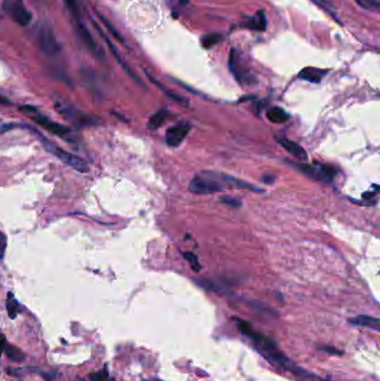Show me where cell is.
I'll use <instances>...</instances> for the list:
<instances>
[{"label": "cell", "instance_id": "6da1fadb", "mask_svg": "<svg viewBox=\"0 0 380 381\" xmlns=\"http://www.w3.org/2000/svg\"><path fill=\"white\" fill-rule=\"evenodd\" d=\"M20 126L26 127L27 129H28V131H30L31 133H34L35 135L38 137L40 143L43 144L45 150L49 152L50 154H53L55 157H57V159L59 161H62L64 164H66L67 166L72 167V169H74L77 172H80V173H87L88 170H90V166H88L87 162L85 160H83V159H81V157H78L76 155L72 154V153H69L67 151L63 150V148H60L57 144H55L52 141H49L48 138H46L43 134H41L39 131H37L36 128H34L32 126H29V125H26V124H20Z\"/></svg>", "mask_w": 380, "mask_h": 381}, {"label": "cell", "instance_id": "7a4b0ae2", "mask_svg": "<svg viewBox=\"0 0 380 381\" xmlns=\"http://www.w3.org/2000/svg\"><path fill=\"white\" fill-rule=\"evenodd\" d=\"M226 188L223 174L215 172H201L194 176L189 185V190L194 194H214Z\"/></svg>", "mask_w": 380, "mask_h": 381}, {"label": "cell", "instance_id": "3957f363", "mask_svg": "<svg viewBox=\"0 0 380 381\" xmlns=\"http://www.w3.org/2000/svg\"><path fill=\"white\" fill-rule=\"evenodd\" d=\"M21 111H25V113L29 114L30 117L35 120L37 124H39L40 126H43L44 128L47 129L48 132H50L54 135H57L60 138H65V139H69V137L72 136V129L69 127L64 126V125H60L56 122H53L49 118L45 117L44 115H41L38 113V110L36 108H32L30 106H22L20 107ZM71 141V139H69Z\"/></svg>", "mask_w": 380, "mask_h": 381}, {"label": "cell", "instance_id": "277c9868", "mask_svg": "<svg viewBox=\"0 0 380 381\" xmlns=\"http://www.w3.org/2000/svg\"><path fill=\"white\" fill-rule=\"evenodd\" d=\"M294 167H296L299 171L302 172L309 178L317 181H322V182L330 183L336 178L337 171L335 167L327 164H320L316 163L313 165H305L300 163H291Z\"/></svg>", "mask_w": 380, "mask_h": 381}, {"label": "cell", "instance_id": "5b68a950", "mask_svg": "<svg viewBox=\"0 0 380 381\" xmlns=\"http://www.w3.org/2000/svg\"><path fill=\"white\" fill-rule=\"evenodd\" d=\"M2 9L16 24L22 27L30 24L31 12L22 0H2Z\"/></svg>", "mask_w": 380, "mask_h": 381}, {"label": "cell", "instance_id": "8992f818", "mask_svg": "<svg viewBox=\"0 0 380 381\" xmlns=\"http://www.w3.org/2000/svg\"><path fill=\"white\" fill-rule=\"evenodd\" d=\"M229 68L235 77V80L240 84H247V85H249V84L254 82L251 73L245 67L243 60L241 59L239 53L235 49H231L229 56Z\"/></svg>", "mask_w": 380, "mask_h": 381}, {"label": "cell", "instance_id": "52a82bcc", "mask_svg": "<svg viewBox=\"0 0 380 381\" xmlns=\"http://www.w3.org/2000/svg\"><path fill=\"white\" fill-rule=\"evenodd\" d=\"M38 45L40 49L48 56H56L62 50L53 29L47 25L40 27L38 31Z\"/></svg>", "mask_w": 380, "mask_h": 381}, {"label": "cell", "instance_id": "ba28073f", "mask_svg": "<svg viewBox=\"0 0 380 381\" xmlns=\"http://www.w3.org/2000/svg\"><path fill=\"white\" fill-rule=\"evenodd\" d=\"M54 105L55 107H56L58 113L62 115L63 117L71 120V122H76L80 125L92 124V118L90 117V116L81 113L78 109L74 108L71 105H68L66 101L56 100L54 103Z\"/></svg>", "mask_w": 380, "mask_h": 381}, {"label": "cell", "instance_id": "9c48e42d", "mask_svg": "<svg viewBox=\"0 0 380 381\" xmlns=\"http://www.w3.org/2000/svg\"><path fill=\"white\" fill-rule=\"evenodd\" d=\"M190 129H191V125L185 123L170 127L165 134L166 144L171 147L180 146L184 141V138L188 136Z\"/></svg>", "mask_w": 380, "mask_h": 381}, {"label": "cell", "instance_id": "30bf717a", "mask_svg": "<svg viewBox=\"0 0 380 381\" xmlns=\"http://www.w3.org/2000/svg\"><path fill=\"white\" fill-rule=\"evenodd\" d=\"M278 142L280 143V145L285 148L286 152H289L290 154H292L296 159L300 161H307L308 160V154L302 147H301L299 144H296L293 141H290V139L286 138H279Z\"/></svg>", "mask_w": 380, "mask_h": 381}, {"label": "cell", "instance_id": "8fae6325", "mask_svg": "<svg viewBox=\"0 0 380 381\" xmlns=\"http://www.w3.org/2000/svg\"><path fill=\"white\" fill-rule=\"evenodd\" d=\"M242 27L249 28V29L257 30V31H264L267 29V17L264 11L260 10L256 13V16L250 17L249 19H245L242 24Z\"/></svg>", "mask_w": 380, "mask_h": 381}, {"label": "cell", "instance_id": "7c38bea8", "mask_svg": "<svg viewBox=\"0 0 380 381\" xmlns=\"http://www.w3.org/2000/svg\"><path fill=\"white\" fill-rule=\"evenodd\" d=\"M327 69H319L314 67H305L299 73V78L310 83H320L322 78L327 75Z\"/></svg>", "mask_w": 380, "mask_h": 381}, {"label": "cell", "instance_id": "4fadbf2b", "mask_svg": "<svg viewBox=\"0 0 380 381\" xmlns=\"http://www.w3.org/2000/svg\"><path fill=\"white\" fill-rule=\"evenodd\" d=\"M349 322L355 324V326L369 328L375 330V331H379L380 330V320L378 318L370 317V315H358V317L349 319Z\"/></svg>", "mask_w": 380, "mask_h": 381}, {"label": "cell", "instance_id": "5bb4252c", "mask_svg": "<svg viewBox=\"0 0 380 381\" xmlns=\"http://www.w3.org/2000/svg\"><path fill=\"white\" fill-rule=\"evenodd\" d=\"M76 30H77V35L80 36V38H81V40H82V43L85 45V47H86L88 50H91L92 53L96 54L97 48H96L95 40L93 39V37L91 36L90 31H88V29L85 27V25H84V24H82L81 21H77Z\"/></svg>", "mask_w": 380, "mask_h": 381}, {"label": "cell", "instance_id": "9a60e30c", "mask_svg": "<svg viewBox=\"0 0 380 381\" xmlns=\"http://www.w3.org/2000/svg\"><path fill=\"white\" fill-rule=\"evenodd\" d=\"M267 117L271 123L281 124L286 122V120L289 119L290 115L286 113L284 108L276 106V107H272L267 111Z\"/></svg>", "mask_w": 380, "mask_h": 381}, {"label": "cell", "instance_id": "2e32d148", "mask_svg": "<svg viewBox=\"0 0 380 381\" xmlns=\"http://www.w3.org/2000/svg\"><path fill=\"white\" fill-rule=\"evenodd\" d=\"M168 115H169V111L166 109H161L157 111V113L153 115L150 118V120H148V124H147L148 128L157 129L159 127H161L162 125L164 124L166 118H168Z\"/></svg>", "mask_w": 380, "mask_h": 381}, {"label": "cell", "instance_id": "e0dca14e", "mask_svg": "<svg viewBox=\"0 0 380 381\" xmlns=\"http://www.w3.org/2000/svg\"><path fill=\"white\" fill-rule=\"evenodd\" d=\"M6 306H7V311H8L9 317H10L11 319H15L18 315V313L20 312L19 311L20 305H19V303H18V301L15 299V296L12 295V293H8Z\"/></svg>", "mask_w": 380, "mask_h": 381}, {"label": "cell", "instance_id": "ac0fdd59", "mask_svg": "<svg viewBox=\"0 0 380 381\" xmlns=\"http://www.w3.org/2000/svg\"><path fill=\"white\" fill-rule=\"evenodd\" d=\"M222 39H223V37H222L221 34L213 32V34H207L203 36L201 38V44L204 48H211L216 44H219Z\"/></svg>", "mask_w": 380, "mask_h": 381}, {"label": "cell", "instance_id": "d6986e66", "mask_svg": "<svg viewBox=\"0 0 380 381\" xmlns=\"http://www.w3.org/2000/svg\"><path fill=\"white\" fill-rule=\"evenodd\" d=\"M4 352H6L7 357L13 362H21L25 359V355L22 354V351L18 349L15 346H7L4 347Z\"/></svg>", "mask_w": 380, "mask_h": 381}, {"label": "cell", "instance_id": "ffe728a7", "mask_svg": "<svg viewBox=\"0 0 380 381\" xmlns=\"http://www.w3.org/2000/svg\"><path fill=\"white\" fill-rule=\"evenodd\" d=\"M148 77H150L151 78V81L153 82V83H154L155 84V85L156 86H159L160 88H161V90L162 91H163L164 93H165V94L166 95H168L169 97H171V98H172V99H174L175 101H179V103H182V104H188V100L187 99H185L184 98V97H182V96H180V95H178V94H175V93H173V92H171V91H169V90H166V88L163 86V85H161V84L159 83V82H156L155 80H154V78H152L150 75H147Z\"/></svg>", "mask_w": 380, "mask_h": 381}, {"label": "cell", "instance_id": "44dd1931", "mask_svg": "<svg viewBox=\"0 0 380 381\" xmlns=\"http://www.w3.org/2000/svg\"><path fill=\"white\" fill-rule=\"evenodd\" d=\"M310 1H312L314 4H317V6H319L321 9H323L324 11H327L329 15H331L332 18H335L336 20H338L337 15H336V12H335V8H333L331 2H329L328 0H310Z\"/></svg>", "mask_w": 380, "mask_h": 381}, {"label": "cell", "instance_id": "7402d4cb", "mask_svg": "<svg viewBox=\"0 0 380 381\" xmlns=\"http://www.w3.org/2000/svg\"><path fill=\"white\" fill-rule=\"evenodd\" d=\"M66 7L69 9V11L72 12V15L78 20L81 17V6L78 0H64Z\"/></svg>", "mask_w": 380, "mask_h": 381}, {"label": "cell", "instance_id": "603a6c76", "mask_svg": "<svg viewBox=\"0 0 380 381\" xmlns=\"http://www.w3.org/2000/svg\"><path fill=\"white\" fill-rule=\"evenodd\" d=\"M360 7L370 10H378L380 8V0H355Z\"/></svg>", "mask_w": 380, "mask_h": 381}, {"label": "cell", "instance_id": "cb8c5ba5", "mask_svg": "<svg viewBox=\"0 0 380 381\" xmlns=\"http://www.w3.org/2000/svg\"><path fill=\"white\" fill-rule=\"evenodd\" d=\"M91 381H114L109 377L108 371L104 368V370L99 371V373H94L90 376Z\"/></svg>", "mask_w": 380, "mask_h": 381}, {"label": "cell", "instance_id": "d4e9b609", "mask_svg": "<svg viewBox=\"0 0 380 381\" xmlns=\"http://www.w3.org/2000/svg\"><path fill=\"white\" fill-rule=\"evenodd\" d=\"M98 16H99V18H100V20L104 22V25L106 26V28H107V29H108L110 32H112V34H113V36L115 37V38H117V39L120 41V43L125 45V40L123 39V37L119 35V32H118L116 29H115V28L112 26V24H110L109 21L106 20V19H105V17L101 16L100 13H98Z\"/></svg>", "mask_w": 380, "mask_h": 381}, {"label": "cell", "instance_id": "484cf974", "mask_svg": "<svg viewBox=\"0 0 380 381\" xmlns=\"http://www.w3.org/2000/svg\"><path fill=\"white\" fill-rule=\"evenodd\" d=\"M183 257L188 260V261L190 262V264H191V267L194 271H198L201 269V266L198 264V261H197V258L194 255L193 253L191 252H187V253H183Z\"/></svg>", "mask_w": 380, "mask_h": 381}, {"label": "cell", "instance_id": "4316f807", "mask_svg": "<svg viewBox=\"0 0 380 381\" xmlns=\"http://www.w3.org/2000/svg\"><path fill=\"white\" fill-rule=\"evenodd\" d=\"M221 202L226 204V205H230V206H233V207H238V206H240V204H241L239 199H236L234 197H231V196L221 197Z\"/></svg>", "mask_w": 380, "mask_h": 381}, {"label": "cell", "instance_id": "83f0119b", "mask_svg": "<svg viewBox=\"0 0 380 381\" xmlns=\"http://www.w3.org/2000/svg\"><path fill=\"white\" fill-rule=\"evenodd\" d=\"M7 246V241H6V236H4L1 232H0V260H2L3 254H4V250H6Z\"/></svg>", "mask_w": 380, "mask_h": 381}, {"label": "cell", "instance_id": "f1b7e54d", "mask_svg": "<svg viewBox=\"0 0 380 381\" xmlns=\"http://www.w3.org/2000/svg\"><path fill=\"white\" fill-rule=\"evenodd\" d=\"M6 345H7L6 337H4V334H0V358H1V355L4 351V347H6Z\"/></svg>", "mask_w": 380, "mask_h": 381}, {"label": "cell", "instance_id": "f546056e", "mask_svg": "<svg viewBox=\"0 0 380 381\" xmlns=\"http://www.w3.org/2000/svg\"><path fill=\"white\" fill-rule=\"evenodd\" d=\"M321 351H324V352H329V354H332V355H342V351L337 350V349H335V348H331V347L321 348Z\"/></svg>", "mask_w": 380, "mask_h": 381}, {"label": "cell", "instance_id": "4dcf8cb0", "mask_svg": "<svg viewBox=\"0 0 380 381\" xmlns=\"http://www.w3.org/2000/svg\"><path fill=\"white\" fill-rule=\"evenodd\" d=\"M147 381V380H146ZM148 381H161V380H148Z\"/></svg>", "mask_w": 380, "mask_h": 381}]
</instances>
